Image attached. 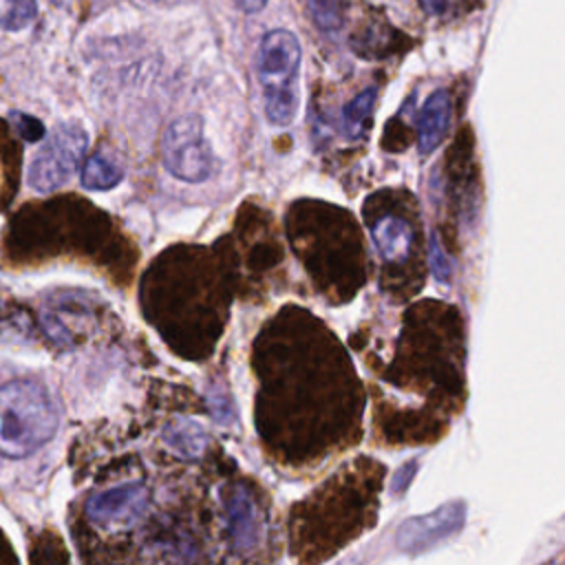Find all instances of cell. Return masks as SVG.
<instances>
[{"mask_svg":"<svg viewBox=\"0 0 565 565\" xmlns=\"http://www.w3.org/2000/svg\"><path fill=\"white\" fill-rule=\"evenodd\" d=\"M57 408L49 391L33 380L0 386V455L22 459L42 448L57 430Z\"/></svg>","mask_w":565,"mask_h":565,"instance_id":"1","label":"cell"},{"mask_svg":"<svg viewBox=\"0 0 565 565\" xmlns=\"http://www.w3.org/2000/svg\"><path fill=\"white\" fill-rule=\"evenodd\" d=\"M300 42L287 29L267 31L256 51V73L263 88L265 115L274 126H289L298 110Z\"/></svg>","mask_w":565,"mask_h":565,"instance_id":"2","label":"cell"},{"mask_svg":"<svg viewBox=\"0 0 565 565\" xmlns=\"http://www.w3.org/2000/svg\"><path fill=\"white\" fill-rule=\"evenodd\" d=\"M161 159L163 168L185 183H201L212 174L214 154L199 115H183L166 128Z\"/></svg>","mask_w":565,"mask_h":565,"instance_id":"3","label":"cell"},{"mask_svg":"<svg viewBox=\"0 0 565 565\" xmlns=\"http://www.w3.org/2000/svg\"><path fill=\"white\" fill-rule=\"evenodd\" d=\"M88 146L79 124H62L44 141L29 168V183L38 192H51L64 185L77 170Z\"/></svg>","mask_w":565,"mask_h":565,"instance_id":"4","label":"cell"},{"mask_svg":"<svg viewBox=\"0 0 565 565\" xmlns=\"http://www.w3.org/2000/svg\"><path fill=\"white\" fill-rule=\"evenodd\" d=\"M148 508V490L132 481L93 494L86 501L88 521L104 532H121L135 527Z\"/></svg>","mask_w":565,"mask_h":565,"instance_id":"5","label":"cell"},{"mask_svg":"<svg viewBox=\"0 0 565 565\" xmlns=\"http://www.w3.org/2000/svg\"><path fill=\"white\" fill-rule=\"evenodd\" d=\"M463 521H466V503L448 501L428 514L406 519L395 534V545L402 552L419 554L457 534L463 527Z\"/></svg>","mask_w":565,"mask_h":565,"instance_id":"6","label":"cell"},{"mask_svg":"<svg viewBox=\"0 0 565 565\" xmlns=\"http://www.w3.org/2000/svg\"><path fill=\"white\" fill-rule=\"evenodd\" d=\"M373 243L386 267H404L417 252V232L402 212H382L369 216Z\"/></svg>","mask_w":565,"mask_h":565,"instance_id":"7","label":"cell"},{"mask_svg":"<svg viewBox=\"0 0 565 565\" xmlns=\"http://www.w3.org/2000/svg\"><path fill=\"white\" fill-rule=\"evenodd\" d=\"M90 318L88 302L79 294H62L44 311V329L57 344H75Z\"/></svg>","mask_w":565,"mask_h":565,"instance_id":"8","label":"cell"},{"mask_svg":"<svg viewBox=\"0 0 565 565\" xmlns=\"http://www.w3.org/2000/svg\"><path fill=\"white\" fill-rule=\"evenodd\" d=\"M227 525L234 550H254L260 536V516L252 497L236 488L227 501Z\"/></svg>","mask_w":565,"mask_h":565,"instance_id":"9","label":"cell"},{"mask_svg":"<svg viewBox=\"0 0 565 565\" xmlns=\"http://www.w3.org/2000/svg\"><path fill=\"white\" fill-rule=\"evenodd\" d=\"M450 124V97L446 90H435L419 113V152L430 154L441 143Z\"/></svg>","mask_w":565,"mask_h":565,"instance_id":"10","label":"cell"},{"mask_svg":"<svg viewBox=\"0 0 565 565\" xmlns=\"http://www.w3.org/2000/svg\"><path fill=\"white\" fill-rule=\"evenodd\" d=\"M375 99H377V88L371 86L366 90H362L360 95H355L344 108H342V132L347 139H360L364 137L373 108H375Z\"/></svg>","mask_w":565,"mask_h":565,"instance_id":"11","label":"cell"},{"mask_svg":"<svg viewBox=\"0 0 565 565\" xmlns=\"http://www.w3.org/2000/svg\"><path fill=\"white\" fill-rule=\"evenodd\" d=\"M121 168L102 152L88 157L82 168V183L88 190H110L121 181Z\"/></svg>","mask_w":565,"mask_h":565,"instance_id":"12","label":"cell"},{"mask_svg":"<svg viewBox=\"0 0 565 565\" xmlns=\"http://www.w3.org/2000/svg\"><path fill=\"white\" fill-rule=\"evenodd\" d=\"M163 439L168 446H172L183 457H196L205 446V433L196 424L183 422V419L172 424L163 433Z\"/></svg>","mask_w":565,"mask_h":565,"instance_id":"13","label":"cell"},{"mask_svg":"<svg viewBox=\"0 0 565 565\" xmlns=\"http://www.w3.org/2000/svg\"><path fill=\"white\" fill-rule=\"evenodd\" d=\"M307 2H309V11L316 26L327 35H335L344 20L342 2L340 0H307Z\"/></svg>","mask_w":565,"mask_h":565,"instance_id":"14","label":"cell"},{"mask_svg":"<svg viewBox=\"0 0 565 565\" xmlns=\"http://www.w3.org/2000/svg\"><path fill=\"white\" fill-rule=\"evenodd\" d=\"M38 15V2L35 0H7V9L0 15V26L20 31L26 24H31Z\"/></svg>","mask_w":565,"mask_h":565,"instance_id":"15","label":"cell"},{"mask_svg":"<svg viewBox=\"0 0 565 565\" xmlns=\"http://www.w3.org/2000/svg\"><path fill=\"white\" fill-rule=\"evenodd\" d=\"M11 119H13L15 128H18V132L24 139H29V141H35V139H40L44 135V128H42V124L35 117H29V115H22V113H11Z\"/></svg>","mask_w":565,"mask_h":565,"instance_id":"16","label":"cell"},{"mask_svg":"<svg viewBox=\"0 0 565 565\" xmlns=\"http://www.w3.org/2000/svg\"><path fill=\"white\" fill-rule=\"evenodd\" d=\"M415 470H417V461H411V463L402 466V468L393 475V479H391V492H393V494L404 492V490L411 486Z\"/></svg>","mask_w":565,"mask_h":565,"instance_id":"17","label":"cell"},{"mask_svg":"<svg viewBox=\"0 0 565 565\" xmlns=\"http://www.w3.org/2000/svg\"><path fill=\"white\" fill-rule=\"evenodd\" d=\"M430 254H433V271H435V276H437L439 280H448V276H450V265H448V260L444 258V254H439V247H437V241H435V238L430 241Z\"/></svg>","mask_w":565,"mask_h":565,"instance_id":"18","label":"cell"},{"mask_svg":"<svg viewBox=\"0 0 565 565\" xmlns=\"http://www.w3.org/2000/svg\"><path fill=\"white\" fill-rule=\"evenodd\" d=\"M419 2H422V7L426 9V13H430V15L444 13V11H446V4H448V0H419Z\"/></svg>","mask_w":565,"mask_h":565,"instance_id":"19","label":"cell"},{"mask_svg":"<svg viewBox=\"0 0 565 565\" xmlns=\"http://www.w3.org/2000/svg\"><path fill=\"white\" fill-rule=\"evenodd\" d=\"M236 4H238V9H243L245 13H258L265 4H267V0H234Z\"/></svg>","mask_w":565,"mask_h":565,"instance_id":"20","label":"cell"}]
</instances>
